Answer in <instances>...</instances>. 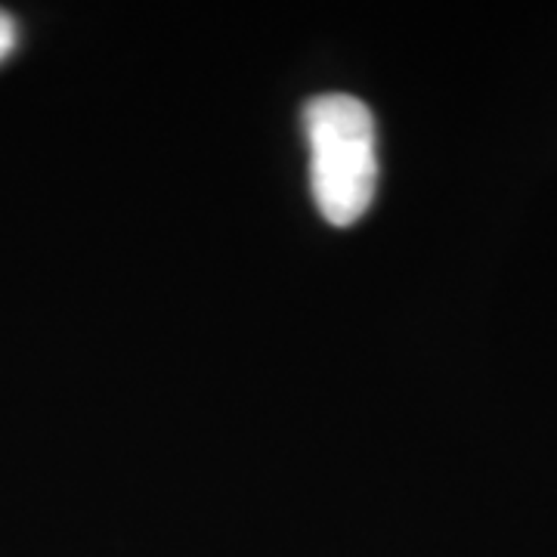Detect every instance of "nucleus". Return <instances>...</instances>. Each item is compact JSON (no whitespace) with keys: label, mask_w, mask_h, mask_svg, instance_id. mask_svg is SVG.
Listing matches in <instances>:
<instances>
[{"label":"nucleus","mask_w":557,"mask_h":557,"mask_svg":"<svg viewBox=\"0 0 557 557\" xmlns=\"http://www.w3.org/2000/svg\"><path fill=\"white\" fill-rule=\"evenodd\" d=\"M310 186L332 226L357 223L379 189V137L372 109L350 94H319L304 106Z\"/></svg>","instance_id":"nucleus-1"},{"label":"nucleus","mask_w":557,"mask_h":557,"mask_svg":"<svg viewBox=\"0 0 557 557\" xmlns=\"http://www.w3.org/2000/svg\"><path fill=\"white\" fill-rule=\"evenodd\" d=\"M13 50H16V20L7 10H0V62L7 60Z\"/></svg>","instance_id":"nucleus-2"}]
</instances>
